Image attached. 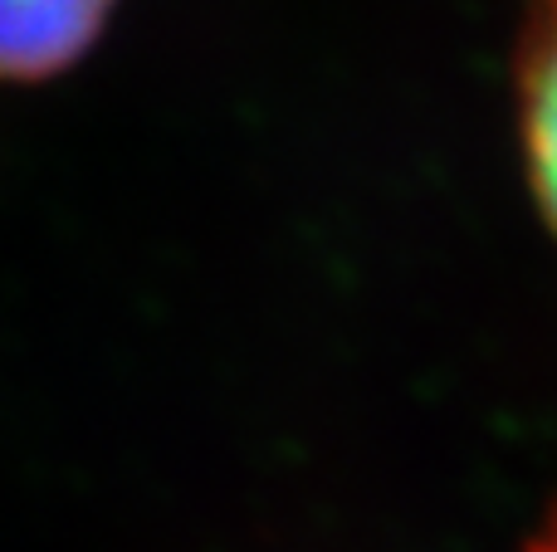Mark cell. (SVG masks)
I'll return each instance as SVG.
<instances>
[{"label": "cell", "mask_w": 557, "mask_h": 552, "mask_svg": "<svg viewBox=\"0 0 557 552\" xmlns=\"http://www.w3.org/2000/svg\"><path fill=\"white\" fill-rule=\"evenodd\" d=\"M117 0H0V84L69 74L103 39Z\"/></svg>", "instance_id": "obj_1"}, {"label": "cell", "mask_w": 557, "mask_h": 552, "mask_svg": "<svg viewBox=\"0 0 557 552\" xmlns=\"http://www.w3.org/2000/svg\"><path fill=\"white\" fill-rule=\"evenodd\" d=\"M519 137L543 221L557 235V0H543L519 49Z\"/></svg>", "instance_id": "obj_2"}, {"label": "cell", "mask_w": 557, "mask_h": 552, "mask_svg": "<svg viewBox=\"0 0 557 552\" xmlns=\"http://www.w3.org/2000/svg\"><path fill=\"white\" fill-rule=\"evenodd\" d=\"M523 552H557V509L543 518L539 528H533V538H529V548Z\"/></svg>", "instance_id": "obj_3"}]
</instances>
